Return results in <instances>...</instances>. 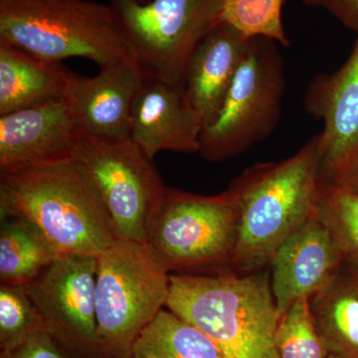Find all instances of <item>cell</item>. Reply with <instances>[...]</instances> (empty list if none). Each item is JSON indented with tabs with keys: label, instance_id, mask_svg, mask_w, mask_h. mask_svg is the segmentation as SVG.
Wrapping results in <instances>:
<instances>
[{
	"label": "cell",
	"instance_id": "obj_1",
	"mask_svg": "<svg viewBox=\"0 0 358 358\" xmlns=\"http://www.w3.org/2000/svg\"><path fill=\"white\" fill-rule=\"evenodd\" d=\"M322 183L320 134L288 159L257 164L237 176L228 187L238 206L233 272L270 267L284 242L319 213Z\"/></svg>",
	"mask_w": 358,
	"mask_h": 358
},
{
	"label": "cell",
	"instance_id": "obj_2",
	"mask_svg": "<svg viewBox=\"0 0 358 358\" xmlns=\"http://www.w3.org/2000/svg\"><path fill=\"white\" fill-rule=\"evenodd\" d=\"M2 219H21L46 235L60 256L98 258L119 240L105 207L72 160L0 173Z\"/></svg>",
	"mask_w": 358,
	"mask_h": 358
},
{
	"label": "cell",
	"instance_id": "obj_3",
	"mask_svg": "<svg viewBox=\"0 0 358 358\" xmlns=\"http://www.w3.org/2000/svg\"><path fill=\"white\" fill-rule=\"evenodd\" d=\"M166 308L218 346L224 358H280V313L270 268L239 274H173Z\"/></svg>",
	"mask_w": 358,
	"mask_h": 358
},
{
	"label": "cell",
	"instance_id": "obj_4",
	"mask_svg": "<svg viewBox=\"0 0 358 358\" xmlns=\"http://www.w3.org/2000/svg\"><path fill=\"white\" fill-rule=\"evenodd\" d=\"M0 42L51 62L80 57L100 68L133 55L114 8L90 0H0Z\"/></svg>",
	"mask_w": 358,
	"mask_h": 358
},
{
	"label": "cell",
	"instance_id": "obj_5",
	"mask_svg": "<svg viewBox=\"0 0 358 358\" xmlns=\"http://www.w3.org/2000/svg\"><path fill=\"white\" fill-rule=\"evenodd\" d=\"M96 310L106 358H131L141 331L166 307L169 277L150 245L119 239L96 258Z\"/></svg>",
	"mask_w": 358,
	"mask_h": 358
},
{
	"label": "cell",
	"instance_id": "obj_6",
	"mask_svg": "<svg viewBox=\"0 0 358 358\" xmlns=\"http://www.w3.org/2000/svg\"><path fill=\"white\" fill-rule=\"evenodd\" d=\"M238 206L229 189L200 195L166 187L148 244L169 273L210 275L232 271Z\"/></svg>",
	"mask_w": 358,
	"mask_h": 358
},
{
	"label": "cell",
	"instance_id": "obj_7",
	"mask_svg": "<svg viewBox=\"0 0 358 358\" xmlns=\"http://www.w3.org/2000/svg\"><path fill=\"white\" fill-rule=\"evenodd\" d=\"M71 160L102 202L117 238L148 244L167 187L152 159L131 136L84 134Z\"/></svg>",
	"mask_w": 358,
	"mask_h": 358
},
{
	"label": "cell",
	"instance_id": "obj_8",
	"mask_svg": "<svg viewBox=\"0 0 358 358\" xmlns=\"http://www.w3.org/2000/svg\"><path fill=\"white\" fill-rule=\"evenodd\" d=\"M285 92L284 61L277 43L251 39L217 117L202 131L200 157L224 162L268 138L281 119Z\"/></svg>",
	"mask_w": 358,
	"mask_h": 358
},
{
	"label": "cell",
	"instance_id": "obj_9",
	"mask_svg": "<svg viewBox=\"0 0 358 358\" xmlns=\"http://www.w3.org/2000/svg\"><path fill=\"white\" fill-rule=\"evenodd\" d=\"M223 0H110L145 78L185 86L186 66L221 23Z\"/></svg>",
	"mask_w": 358,
	"mask_h": 358
},
{
	"label": "cell",
	"instance_id": "obj_10",
	"mask_svg": "<svg viewBox=\"0 0 358 358\" xmlns=\"http://www.w3.org/2000/svg\"><path fill=\"white\" fill-rule=\"evenodd\" d=\"M96 257L60 256L25 285L66 358H106L98 333Z\"/></svg>",
	"mask_w": 358,
	"mask_h": 358
},
{
	"label": "cell",
	"instance_id": "obj_11",
	"mask_svg": "<svg viewBox=\"0 0 358 358\" xmlns=\"http://www.w3.org/2000/svg\"><path fill=\"white\" fill-rule=\"evenodd\" d=\"M303 106L324 124L320 134L322 181L338 185L358 157V37L341 68L313 78Z\"/></svg>",
	"mask_w": 358,
	"mask_h": 358
},
{
	"label": "cell",
	"instance_id": "obj_12",
	"mask_svg": "<svg viewBox=\"0 0 358 358\" xmlns=\"http://www.w3.org/2000/svg\"><path fill=\"white\" fill-rule=\"evenodd\" d=\"M83 136L68 99L0 115V173L71 159Z\"/></svg>",
	"mask_w": 358,
	"mask_h": 358
},
{
	"label": "cell",
	"instance_id": "obj_13",
	"mask_svg": "<svg viewBox=\"0 0 358 358\" xmlns=\"http://www.w3.org/2000/svg\"><path fill=\"white\" fill-rule=\"evenodd\" d=\"M345 263L319 213L278 249L270 264L271 285L280 317L294 301L324 288Z\"/></svg>",
	"mask_w": 358,
	"mask_h": 358
},
{
	"label": "cell",
	"instance_id": "obj_14",
	"mask_svg": "<svg viewBox=\"0 0 358 358\" xmlns=\"http://www.w3.org/2000/svg\"><path fill=\"white\" fill-rule=\"evenodd\" d=\"M202 131L185 86L145 78L134 101L129 136L150 159L162 150L199 152Z\"/></svg>",
	"mask_w": 358,
	"mask_h": 358
},
{
	"label": "cell",
	"instance_id": "obj_15",
	"mask_svg": "<svg viewBox=\"0 0 358 358\" xmlns=\"http://www.w3.org/2000/svg\"><path fill=\"white\" fill-rule=\"evenodd\" d=\"M143 80L133 55L101 68L96 76H78L68 100L84 134L129 136L134 103Z\"/></svg>",
	"mask_w": 358,
	"mask_h": 358
},
{
	"label": "cell",
	"instance_id": "obj_16",
	"mask_svg": "<svg viewBox=\"0 0 358 358\" xmlns=\"http://www.w3.org/2000/svg\"><path fill=\"white\" fill-rule=\"evenodd\" d=\"M251 39L220 23L193 52L186 66L185 89L203 124L215 121Z\"/></svg>",
	"mask_w": 358,
	"mask_h": 358
},
{
	"label": "cell",
	"instance_id": "obj_17",
	"mask_svg": "<svg viewBox=\"0 0 358 358\" xmlns=\"http://www.w3.org/2000/svg\"><path fill=\"white\" fill-rule=\"evenodd\" d=\"M77 78L60 63L0 42V115L68 99Z\"/></svg>",
	"mask_w": 358,
	"mask_h": 358
},
{
	"label": "cell",
	"instance_id": "obj_18",
	"mask_svg": "<svg viewBox=\"0 0 358 358\" xmlns=\"http://www.w3.org/2000/svg\"><path fill=\"white\" fill-rule=\"evenodd\" d=\"M310 313L329 355L358 358V266L345 262L310 298Z\"/></svg>",
	"mask_w": 358,
	"mask_h": 358
},
{
	"label": "cell",
	"instance_id": "obj_19",
	"mask_svg": "<svg viewBox=\"0 0 358 358\" xmlns=\"http://www.w3.org/2000/svg\"><path fill=\"white\" fill-rule=\"evenodd\" d=\"M60 257L46 235L21 219H2L0 285L25 286Z\"/></svg>",
	"mask_w": 358,
	"mask_h": 358
},
{
	"label": "cell",
	"instance_id": "obj_20",
	"mask_svg": "<svg viewBox=\"0 0 358 358\" xmlns=\"http://www.w3.org/2000/svg\"><path fill=\"white\" fill-rule=\"evenodd\" d=\"M131 358H224L199 327L162 310L138 336Z\"/></svg>",
	"mask_w": 358,
	"mask_h": 358
},
{
	"label": "cell",
	"instance_id": "obj_21",
	"mask_svg": "<svg viewBox=\"0 0 358 358\" xmlns=\"http://www.w3.org/2000/svg\"><path fill=\"white\" fill-rule=\"evenodd\" d=\"M285 0H223L221 23L248 39L265 38L289 47L284 22Z\"/></svg>",
	"mask_w": 358,
	"mask_h": 358
},
{
	"label": "cell",
	"instance_id": "obj_22",
	"mask_svg": "<svg viewBox=\"0 0 358 358\" xmlns=\"http://www.w3.org/2000/svg\"><path fill=\"white\" fill-rule=\"evenodd\" d=\"M46 331L38 307L25 286L0 285V348L11 352L28 336Z\"/></svg>",
	"mask_w": 358,
	"mask_h": 358
},
{
	"label": "cell",
	"instance_id": "obj_23",
	"mask_svg": "<svg viewBox=\"0 0 358 358\" xmlns=\"http://www.w3.org/2000/svg\"><path fill=\"white\" fill-rule=\"evenodd\" d=\"M320 216L331 230L345 262L358 266V195L322 183Z\"/></svg>",
	"mask_w": 358,
	"mask_h": 358
},
{
	"label": "cell",
	"instance_id": "obj_24",
	"mask_svg": "<svg viewBox=\"0 0 358 358\" xmlns=\"http://www.w3.org/2000/svg\"><path fill=\"white\" fill-rule=\"evenodd\" d=\"M275 341L280 358H327L329 355L313 322L310 298L294 301L280 317Z\"/></svg>",
	"mask_w": 358,
	"mask_h": 358
},
{
	"label": "cell",
	"instance_id": "obj_25",
	"mask_svg": "<svg viewBox=\"0 0 358 358\" xmlns=\"http://www.w3.org/2000/svg\"><path fill=\"white\" fill-rule=\"evenodd\" d=\"M1 358H66L47 331L31 334L11 352L1 353Z\"/></svg>",
	"mask_w": 358,
	"mask_h": 358
},
{
	"label": "cell",
	"instance_id": "obj_26",
	"mask_svg": "<svg viewBox=\"0 0 358 358\" xmlns=\"http://www.w3.org/2000/svg\"><path fill=\"white\" fill-rule=\"evenodd\" d=\"M307 6L324 9L345 28L358 32V0H301Z\"/></svg>",
	"mask_w": 358,
	"mask_h": 358
},
{
	"label": "cell",
	"instance_id": "obj_27",
	"mask_svg": "<svg viewBox=\"0 0 358 358\" xmlns=\"http://www.w3.org/2000/svg\"><path fill=\"white\" fill-rule=\"evenodd\" d=\"M336 186L358 195V157L341 182Z\"/></svg>",
	"mask_w": 358,
	"mask_h": 358
},
{
	"label": "cell",
	"instance_id": "obj_28",
	"mask_svg": "<svg viewBox=\"0 0 358 358\" xmlns=\"http://www.w3.org/2000/svg\"><path fill=\"white\" fill-rule=\"evenodd\" d=\"M327 358H343V357H338V355H329V357H327Z\"/></svg>",
	"mask_w": 358,
	"mask_h": 358
},
{
	"label": "cell",
	"instance_id": "obj_29",
	"mask_svg": "<svg viewBox=\"0 0 358 358\" xmlns=\"http://www.w3.org/2000/svg\"><path fill=\"white\" fill-rule=\"evenodd\" d=\"M141 3H147V2L150 1V0H138Z\"/></svg>",
	"mask_w": 358,
	"mask_h": 358
}]
</instances>
